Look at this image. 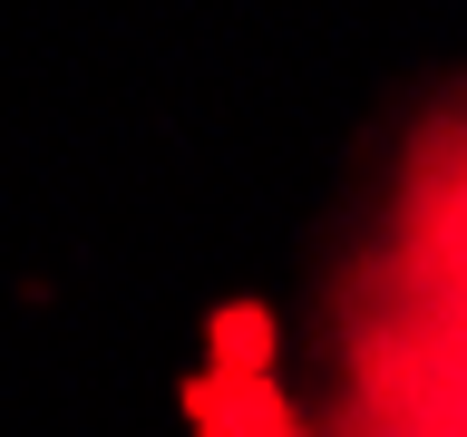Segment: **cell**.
<instances>
[{
	"label": "cell",
	"mask_w": 467,
	"mask_h": 437,
	"mask_svg": "<svg viewBox=\"0 0 467 437\" xmlns=\"http://www.w3.org/2000/svg\"><path fill=\"white\" fill-rule=\"evenodd\" d=\"M321 437H467V107L409 146L350 272Z\"/></svg>",
	"instance_id": "cell-1"
}]
</instances>
